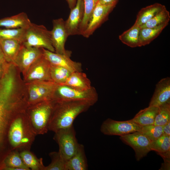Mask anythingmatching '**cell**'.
<instances>
[{"instance_id":"5b68a950","label":"cell","mask_w":170,"mask_h":170,"mask_svg":"<svg viewBox=\"0 0 170 170\" xmlns=\"http://www.w3.org/2000/svg\"><path fill=\"white\" fill-rule=\"evenodd\" d=\"M98 99V94L94 87L88 90H81L65 85H58L52 100L84 101L93 105Z\"/></svg>"},{"instance_id":"d4e9b609","label":"cell","mask_w":170,"mask_h":170,"mask_svg":"<svg viewBox=\"0 0 170 170\" xmlns=\"http://www.w3.org/2000/svg\"><path fill=\"white\" fill-rule=\"evenodd\" d=\"M168 24L152 28H141L139 37V47L149 44L159 35Z\"/></svg>"},{"instance_id":"603a6c76","label":"cell","mask_w":170,"mask_h":170,"mask_svg":"<svg viewBox=\"0 0 170 170\" xmlns=\"http://www.w3.org/2000/svg\"><path fill=\"white\" fill-rule=\"evenodd\" d=\"M150 149L164 160H170V136L163 134L151 142Z\"/></svg>"},{"instance_id":"6da1fadb","label":"cell","mask_w":170,"mask_h":170,"mask_svg":"<svg viewBox=\"0 0 170 170\" xmlns=\"http://www.w3.org/2000/svg\"><path fill=\"white\" fill-rule=\"evenodd\" d=\"M52 100L53 106L48 130L54 133L73 126L76 117L93 106L84 101Z\"/></svg>"},{"instance_id":"4dcf8cb0","label":"cell","mask_w":170,"mask_h":170,"mask_svg":"<svg viewBox=\"0 0 170 170\" xmlns=\"http://www.w3.org/2000/svg\"><path fill=\"white\" fill-rule=\"evenodd\" d=\"M71 73V72L65 68L50 65V74L51 80L58 85L64 84Z\"/></svg>"},{"instance_id":"1f68e13d","label":"cell","mask_w":170,"mask_h":170,"mask_svg":"<svg viewBox=\"0 0 170 170\" xmlns=\"http://www.w3.org/2000/svg\"><path fill=\"white\" fill-rule=\"evenodd\" d=\"M26 29L22 28L0 29V38L16 40L23 43L24 41Z\"/></svg>"},{"instance_id":"8fae6325","label":"cell","mask_w":170,"mask_h":170,"mask_svg":"<svg viewBox=\"0 0 170 170\" xmlns=\"http://www.w3.org/2000/svg\"><path fill=\"white\" fill-rule=\"evenodd\" d=\"M50 64L43 55L30 67L23 76L25 84L35 82L53 81L50 74Z\"/></svg>"},{"instance_id":"9c48e42d","label":"cell","mask_w":170,"mask_h":170,"mask_svg":"<svg viewBox=\"0 0 170 170\" xmlns=\"http://www.w3.org/2000/svg\"><path fill=\"white\" fill-rule=\"evenodd\" d=\"M120 139L124 143L133 149L137 161H140L151 151V141L140 131L120 136Z\"/></svg>"},{"instance_id":"e575fe53","label":"cell","mask_w":170,"mask_h":170,"mask_svg":"<svg viewBox=\"0 0 170 170\" xmlns=\"http://www.w3.org/2000/svg\"><path fill=\"white\" fill-rule=\"evenodd\" d=\"M162 128V126L150 124L142 126L140 131L152 142L163 134Z\"/></svg>"},{"instance_id":"44dd1931","label":"cell","mask_w":170,"mask_h":170,"mask_svg":"<svg viewBox=\"0 0 170 170\" xmlns=\"http://www.w3.org/2000/svg\"><path fill=\"white\" fill-rule=\"evenodd\" d=\"M88 167L84 146L79 144L75 153L66 162V170H86Z\"/></svg>"},{"instance_id":"4316f807","label":"cell","mask_w":170,"mask_h":170,"mask_svg":"<svg viewBox=\"0 0 170 170\" xmlns=\"http://www.w3.org/2000/svg\"><path fill=\"white\" fill-rule=\"evenodd\" d=\"M25 165L32 170H43L44 166L42 158H37L30 150H24L19 152Z\"/></svg>"},{"instance_id":"d6986e66","label":"cell","mask_w":170,"mask_h":170,"mask_svg":"<svg viewBox=\"0 0 170 170\" xmlns=\"http://www.w3.org/2000/svg\"><path fill=\"white\" fill-rule=\"evenodd\" d=\"M22 44L17 40L0 38V46L7 62L13 63Z\"/></svg>"},{"instance_id":"ffe728a7","label":"cell","mask_w":170,"mask_h":170,"mask_svg":"<svg viewBox=\"0 0 170 170\" xmlns=\"http://www.w3.org/2000/svg\"><path fill=\"white\" fill-rule=\"evenodd\" d=\"M61 85L81 90H88L92 87L86 74L82 71L71 73L65 82Z\"/></svg>"},{"instance_id":"d590c367","label":"cell","mask_w":170,"mask_h":170,"mask_svg":"<svg viewBox=\"0 0 170 170\" xmlns=\"http://www.w3.org/2000/svg\"><path fill=\"white\" fill-rule=\"evenodd\" d=\"M119 0H99L98 2L100 4L106 5L116 6Z\"/></svg>"},{"instance_id":"7a4b0ae2","label":"cell","mask_w":170,"mask_h":170,"mask_svg":"<svg viewBox=\"0 0 170 170\" xmlns=\"http://www.w3.org/2000/svg\"><path fill=\"white\" fill-rule=\"evenodd\" d=\"M36 135L31 125L26 110L20 113L13 120L8 132V142L12 151L20 152L30 150Z\"/></svg>"},{"instance_id":"4fadbf2b","label":"cell","mask_w":170,"mask_h":170,"mask_svg":"<svg viewBox=\"0 0 170 170\" xmlns=\"http://www.w3.org/2000/svg\"><path fill=\"white\" fill-rule=\"evenodd\" d=\"M21 112L11 105L0 100V147L5 138L8 139V129L13 120Z\"/></svg>"},{"instance_id":"52a82bcc","label":"cell","mask_w":170,"mask_h":170,"mask_svg":"<svg viewBox=\"0 0 170 170\" xmlns=\"http://www.w3.org/2000/svg\"><path fill=\"white\" fill-rule=\"evenodd\" d=\"M54 139L59 145V152L66 162L75 153L79 144L73 125L55 132Z\"/></svg>"},{"instance_id":"f546056e","label":"cell","mask_w":170,"mask_h":170,"mask_svg":"<svg viewBox=\"0 0 170 170\" xmlns=\"http://www.w3.org/2000/svg\"><path fill=\"white\" fill-rule=\"evenodd\" d=\"M170 20L169 12L166 7L143 25L141 28L156 27L165 24H169Z\"/></svg>"},{"instance_id":"ac0fdd59","label":"cell","mask_w":170,"mask_h":170,"mask_svg":"<svg viewBox=\"0 0 170 170\" xmlns=\"http://www.w3.org/2000/svg\"><path fill=\"white\" fill-rule=\"evenodd\" d=\"M31 22L26 14L24 12L0 19V27L5 28L27 29Z\"/></svg>"},{"instance_id":"ab89813d","label":"cell","mask_w":170,"mask_h":170,"mask_svg":"<svg viewBox=\"0 0 170 170\" xmlns=\"http://www.w3.org/2000/svg\"><path fill=\"white\" fill-rule=\"evenodd\" d=\"M8 63L4 65H0V79L2 76L5 68Z\"/></svg>"},{"instance_id":"74e56055","label":"cell","mask_w":170,"mask_h":170,"mask_svg":"<svg viewBox=\"0 0 170 170\" xmlns=\"http://www.w3.org/2000/svg\"><path fill=\"white\" fill-rule=\"evenodd\" d=\"M8 62L6 60L4 54L0 46V65H5Z\"/></svg>"},{"instance_id":"ba28073f","label":"cell","mask_w":170,"mask_h":170,"mask_svg":"<svg viewBox=\"0 0 170 170\" xmlns=\"http://www.w3.org/2000/svg\"><path fill=\"white\" fill-rule=\"evenodd\" d=\"M142 126L131 119L125 121H117L108 118L102 123L100 131L107 135L120 136L133 132L140 131Z\"/></svg>"},{"instance_id":"484cf974","label":"cell","mask_w":170,"mask_h":170,"mask_svg":"<svg viewBox=\"0 0 170 170\" xmlns=\"http://www.w3.org/2000/svg\"><path fill=\"white\" fill-rule=\"evenodd\" d=\"M140 26L133 25L119 37L120 40L124 44L131 48L139 47V37Z\"/></svg>"},{"instance_id":"9a60e30c","label":"cell","mask_w":170,"mask_h":170,"mask_svg":"<svg viewBox=\"0 0 170 170\" xmlns=\"http://www.w3.org/2000/svg\"><path fill=\"white\" fill-rule=\"evenodd\" d=\"M43 55L52 65L62 67L71 73L82 71V65L79 62L72 60L70 56L59 54L42 48Z\"/></svg>"},{"instance_id":"8d00e7d4","label":"cell","mask_w":170,"mask_h":170,"mask_svg":"<svg viewBox=\"0 0 170 170\" xmlns=\"http://www.w3.org/2000/svg\"><path fill=\"white\" fill-rule=\"evenodd\" d=\"M162 127L163 134L170 136V121Z\"/></svg>"},{"instance_id":"d6a6232c","label":"cell","mask_w":170,"mask_h":170,"mask_svg":"<svg viewBox=\"0 0 170 170\" xmlns=\"http://www.w3.org/2000/svg\"><path fill=\"white\" fill-rule=\"evenodd\" d=\"M170 121V101L158 107L154 124L163 126Z\"/></svg>"},{"instance_id":"83f0119b","label":"cell","mask_w":170,"mask_h":170,"mask_svg":"<svg viewBox=\"0 0 170 170\" xmlns=\"http://www.w3.org/2000/svg\"><path fill=\"white\" fill-rule=\"evenodd\" d=\"M12 168H20L24 170H30L24 164L19 152L16 151H12L9 154L3 163V169L8 170Z\"/></svg>"},{"instance_id":"cb8c5ba5","label":"cell","mask_w":170,"mask_h":170,"mask_svg":"<svg viewBox=\"0 0 170 170\" xmlns=\"http://www.w3.org/2000/svg\"><path fill=\"white\" fill-rule=\"evenodd\" d=\"M158 108L149 106L140 110L131 120L142 126L154 124Z\"/></svg>"},{"instance_id":"5bb4252c","label":"cell","mask_w":170,"mask_h":170,"mask_svg":"<svg viewBox=\"0 0 170 170\" xmlns=\"http://www.w3.org/2000/svg\"><path fill=\"white\" fill-rule=\"evenodd\" d=\"M115 7L112 5H102L98 2L87 28L82 35L86 38L89 37L107 19L110 13Z\"/></svg>"},{"instance_id":"8992f818","label":"cell","mask_w":170,"mask_h":170,"mask_svg":"<svg viewBox=\"0 0 170 170\" xmlns=\"http://www.w3.org/2000/svg\"><path fill=\"white\" fill-rule=\"evenodd\" d=\"M25 84L28 106L52 99L58 85L51 81L35 82Z\"/></svg>"},{"instance_id":"f1b7e54d","label":"cell","mask_w":170,"mask_h":170,"mask_svg":"<svg viewBox=\"0 0 170 170\" xmlns=\"http://www.w3.org/2000/svg\"><path fill=\"white\" fill-rule=\"evenodd\" d=\"M98 1L99 0H83L84 6V15L79 28V35H82L87 28Z\"/></svg>"},{"instance_id":"7c38bea8","label":"cell","mask_w":170,"mask_h":170,"mask_svg":"<svg viewBox=\"0 0 170 170\" xmlns=\"http://www.w3.org/2000/svg\"><path fill=\"white\" fill-rule=\"evenodd\" d=\"M43 55L42 48L22 46L13 64L23 76L30 66Z\"/></svg>"},{"instance_id":"7402d4cb","label":"cell","mask_w":170,"mask_h":170,"mask_svg":"<svg viewBox=\"0 0 170 170\" xmlns=\"http://www.w3.org/2000/svg\"><path fill=\"white\" fill-rule=\"evenodd\" d=\"M165 7L164 5L156 3L141 8L137 15L134 25L142 26Z\"/></svg>"},{"instance_id":"e0dca14e","label":"cell","mask_w":170,"mask_h":170,"mask_svg":"<svg viewBox=\"0 0 170 170\" xmlns=\"http://www.w3.org/2000/svg\"><path fill=\"white\" fill-rule=\"evenodd\" d=\"M170 101V78L162 79L156 84L149 106L158 107Z\"/></svg>"},{"instance_id":"3957f363","label":"cell","mask_w":170,"mask_h":170,"mask_svg":"<svg viewBox=\"0 0 170 170\" xmlns=\"http://www.w3.org/2000/svg\"><path fill=\"white\" fill-rule=\"evenodd\" d=\"M53 106L49 100L28 106L26 110L29 120L35 133L43 134L48 131V125Z\"/></svg>"},{"instance_id":"836d02e7","label":"cell","mask_w":170,"mask_h":170,"mask_svg":"<svg viewBox=\"0 0 170 170\" xmlns=\"http://www.w3.org/2000/svg\"><path fill=\"white\" fill-rule=\"evenodd\" d=\"M49 156L51 162L48 166H44L43 170H66V162L59 151L51 152L49 154Z\"/></svg>"},{"instance_id":"277c9868","label":"cell","mask_w":170,"mask_h":170,"mask_svg":"<svg viewBox=\"0 0 170 170\" xmlns=\"http://www.w3.org/2000/svg\"><path fill=\"white\" fill-rule=\"evenodd\" d=\"M23 44L26 47L42 48L55 52L51 40L50 31L43 25L32 23L26 29Z\"/></svg>"},{"instance_id":"f35d334b","label":"cell","mask_w":170,"mask_h":170,"mask_svg":"<svg viewBox=\"0 0 170 170\" xmlns=\"http://www.w3.org/2000/svg\"><path fill=\"white\" fill-rule=\"evenodd\" d=\"M77 0H66L69 8L71 9L76 5Z\"/></svg>"},{"instance_id":"2e32d148","label":"cell","mask_w":170,"mask_h":170,"mask_svg":"<svg viewBox=\"0 0 170 170\" xmlns=\"http://www.w3.org/2000/svg\"><path fill=\"white\" fill-rule=\"evenodd\" d=\"M84 12L83 0H77L75 6L72 9L65 24L69 36L79 35L80 26Z\"/></svg>"},{"instance_id":"30bf717a","label":"cell","mask_w":170,"mask_h":170,"mask_svg":"<svg viewBox=\"0 0 170 170\" xmlns=\"http://www.w3.org/2000/svg\"><path fill=\"white\" fill-rule=\"evenodd\" d=\"M53 27L50 31L52 45L56 53L71 56V52L65 48L67 38L69 36L65 26V21L62 18L54 19Z\"/></svg>"}]
</instances>
